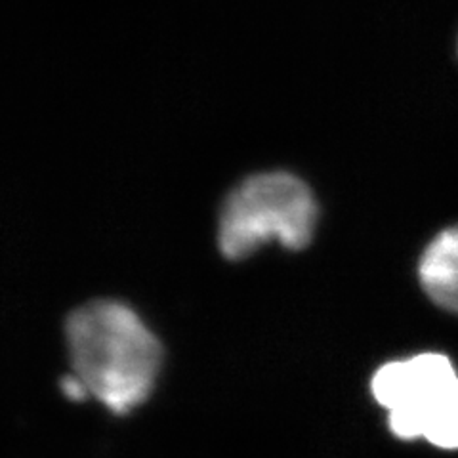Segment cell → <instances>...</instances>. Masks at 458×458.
I'll use <instances>...</instances> for the list:
<instances>
[{"mask_svg":"<svg viewBox=\"0 0 458 458\" xmlns=\"http://www.w3.org/2000/svg\"><path fill=\"white\" fill-rule=\"evenodd\" d=\"M419 279L434 304L458 315V225L443 229L426 247Z\"/></svg>","mask_w":458,"mask_h":458,"instance_id":"cell-4","label":"cell"},{"mask_svg":"<svg viewBox=\"0 0 458 458\" xmlns=\"http://www.w3.org/2000/svg\"><path fill=\"white\" fill-rule=\"evenodd\" d=\"M62 390H64L65 397L73 399V401H82L86 395H90L89 390H86V386L75 375H69L62 380Z\"/></svg>","mask_w":458,"mask_h":458,"instance_id":"cell-5","label":"cell"},{"mask_svg":"<svg viewBox=\"0 0 458 458\" xmlns=\"http://www.w3.org/2000/svg\"><path fill=\"white\" fill-rule=\"evenodd\" d=\"M399 439L458 449V372L447 355L426 352L382 365L370 380Z\"/></svg>","mask_w":458,"mask_h":458,"instance_id":"cell-2","label":"cell"},{"mask_svg":"<svg viewBox=\"0 0 458 458\" xmlns=\"http://www.w3.org/2000/svg\"><path fill=\"white\" fill-rule=\"evenodd\" d=\"M73 375L109 411L124 414L146 401L161 369V346L138 315L121 302L98 300L65 325Z\"/></svg>","mask_w":458,"mask_h":458,"instance_id":"cell-1","label":"cell"},{"mask_svg":"<svg viewBox=\"0 0 458 458\" xmlns=\"http://www.w3.org/2000/svg\"><path fill=\"white\" fill-rule=\"evenodd\" d=\"M315 220L318 207L302 180L289 172L256 174L225 199L218 245L229 260L252 254L271 239L298 250L310 242Z\"/></svg>","mask_w":458,"mask_h":458,"instance_id":"cell-3","label":"cell"}]
</instances>
